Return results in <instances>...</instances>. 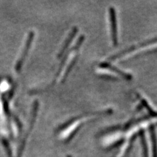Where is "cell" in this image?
<instances>
[{
	"label": "cell",
	"instance_id": "cell-1",
	"mask_svg": "<svg viewBox=\"0 0 157 157\" xmlns=\"http://www.w3.org/2000/svg\"><path fill=\"white\" fill-rule=\"evenodd\" d=\"M113 113V109L111 108H109V109H104L101 111H92V112H88L85 113H82L81 115H77L75 117H73L70 118V119H68L67 121L64 122L63 123L59 126L57 129L56 132H62L63 130H65L69 126H71L73 124L75 123L76 122L79 121L82 119H84V118H87L89 117H94V116H104V115H109Z\"/></svg>",
	"mask_w": 157,
	"mask_h": 157
},
{
	"label": "cell",
	"instance_id": "cell-2",
	"mask_svg": "<svg viewBox=\"0 0 157 157\" xmlns=\"http://www.w3.org/2000/svg\"><path fill=\"white\" fill-rule=\"evenodd\" d=\"M156 43H157V37L147 39V40H146L145 41H143V42H141L138 44H136V45H132V46L130 47L129 48H125L124 50L119 52V53H117V54H115V55H112L111 56L108 58V60L109 61L115 60L117 58H121V57L124 56L126 55H129V54H131L132 52H134L136 50H138V49H140L141 48L149 46V45H152Z\"/></svg>",
	"mask_w": 157,
	"mask_h": 157
},
{
	"label": "cell",
	"instance_id": "cell-3",
	"mask_svg": "<svg viewBox=\"0 0 157 157\" xmlns=\"http://www.w3.org/2000/svg\"><path fill=\"white\" fill-rule=\"evenodd\" d=\"M108 14H109L112 43L114 46H117L119 43V38H118V25L115 9L113 7H109L108 9Z\"/></svg>",
	"mask_w": 157,
	"mask_h": 157
},
{
	"label": "cell",
	"instance_id": "cell-4",
	"mask_svg": "<svg viewBox=\"0 0 157 157\" xmlns=\"http://www.w3.org/2000/svg\"><path fill=\"white\" fill-rule=\"evenodd\" d=\"M99 67L100 68L104 69V70H109L113 73H115V74L121 76L122 78H123L126 81H130L132 79V78H133V77H132V75L130 74V73L120 70V69H119L117 67L112 65L111 63H109L107 62H101L100 63H99Z\"/></svg>",
	"mask_w": 157,
	"mask_h": 157
},
{
	"label": "cell",
	"instance_id": "cell-5",
	"mask_svg": "<svg viewBox=\"0 0 157 157\" xmlns=\"http://www.w3.org/2000/svg\"><path fill=\"white\" fill-rule=\"evenodd\" d=\"M77 32H78L77 27L74 26V27L72 28V29H71V31L70 32V33H69L68 36H67V37L66 39L65 43H63V45L62 47L61 48L60 51H59L58 55V57L59 58H60L62 56H63V55H64L65 52L66 51L67 49L69 48V47H70V45H71V41L73 39V38H74L75 36H76V34L77 33Z\"/></svg>",
	"mask_w": 157,
	"mask_h": 157
},
{
	"label": "cell",
	"instance_id": "cell-6",
	"mask_svg": "<svg viewBox=\"0 0 157 157\" xmlns=\"http://www.w3.org/2000/svg\"><path fill=\"white\" fill-rule=\"evenodd\" d=\"M77 57H78L77 55H75L74 56H73V57L71 58V60H70V62H69L68 65L67 66L64 72H63V75L62 77V78H61L62 82H63L66 80L67 76L69 75V74H70V73L72 70V69L73 68V67H74V66L75 65V63H76L77 60V59H78Z\"/></svg>",
	"mask_w": 157,
	"mask_h": 157
},
{
	"label": "cell",
	"instance_id": "cell-7",
	"mask_svg": "<svg viewBox=\"0 0 157 157\" xmlns=\"http://www.w3.org/2000/svg\"><path fill=\"white\" fill-rule=\"evenodd\" d=\"M67 157H71V156L70 155H67Z\"/></svg>",
	"mask_w": 157,
	"mask_h": 157
}]
</instances>
